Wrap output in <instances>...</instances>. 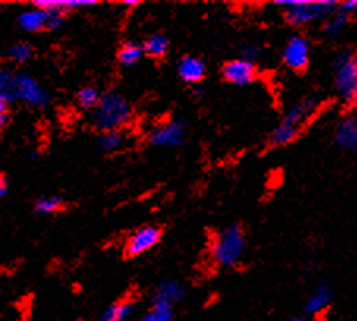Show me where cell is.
Listing matches in <instances>:
<instances>
[{
  "label": "cell",
  "instance_id": "4316f807",
  "mask_svg": "<svg viewBox=\"0 0 357 321\" xmlns=\"http://www.w3.org/2000/svg\"><path fill=\"white\" fill-rule=\"evenodd\" d=\"M239 52H241V57L239 59H244L248 61H252V64H255V61L260 59L263 47L260 45H257V43H245V45H243L241 49H239Z\"/></svg>",
  "mask_w": 357,
  "mask_h": 321
},
{
  "label": "cell",
  "instance_id": "f1b7e54d",
  "mask_svg": "<svg viewBox=\"0 0 357 321\" xmlns=\"http://www.w3.org/2000/svg\"><path fill=\"white\" fill-rule=\"evenodd\" d=\"M61 24H63V15L51 11V17H49V22H47V30L59 29Z\"/></svg>",
  "mask_w": 357,
  "mask_h": 321
},
{
  "label": "cell",
  "instance_id": "2e32d148",
  "mask_svg": "<svg viewBox=\"0 0 357 321\" xmlns=\"http://www.w3.org/2000/svg\"><path fill=\"white\" fill-rule=\"evenodd\" d=\"M95 0H35L33 5L36 8L46 10V11H55V13H66V11L81 8V7H90L95 5Z\"/></svg>",
  "mask_w": 357,
  "mask_h": 321
},
{
  "label": "cell",
  "instance_id": "603a6c76",
  "mask_svg": "<svg viewBox=\"0 0 357 321\" xmlns=\"http://www.w3.org/2000/svg\"><path fill=\"white\" fill-rule=\"evenodd\" d=\"M61 208H63V200L55 195L41 197V199H38L35 203V211L45 216L55 214L57 211H60Z\"/></svg>",
  "mask_w": 357,
  "mask_h": 321
},
{
  "label": "cell",
  "instance_id": "8992f818",
  "mask_svg": "<svg viewBox=\"0 0 357 321\" xmlns=\"http://www.w3.org/2000/svg\"><path fill=\"white\" fill-rule=\"evenodd\" d=\"M15 100L27 103L33 107H46L51 96L30 74L17 73L15 74Z\"/></svg>",
  "mask_w": 357,
  "mask_h": 321
},
{
  "label": "cell",
  "instance_id": "7a4b0ae2",
  "mask_svg": "<svg viewBox=\"0 0 357 321\" xmlns=\"http://www.w3.org/2000/svg\"><path fill=\"white\" fill-rule=\"evenodd\" d=\"M275 5L285 8V20L294 27L326 21L337 10L334 0H275Z\"/></svg>",
  "mask_w": 357,
  "mask_h": 321
},
{
  "label": "cell",
  "instance_id": "d6986e66",
  "mask_svg": "<svg viewBox=\"0 0 357 321\" xmlns=\"http://www.w3.org/2000/svg\"><path fill=\"white\" fill-rule=\"evenodd\" d=\"M15 101V73L0 70V107H7Z\"/></svg>",
  "mask_w": 357,
  "mask_h": 321
},
{
  "label": "cell",
  "instance_id": "9c48e42d",
  "mask_svg": "<svg viewBox=\"0 0 357 321\" xmlns=\"http://www.w3.org/2000/svg\"><path fill=\"white\" fill-rule=\"evenodd\" d=\"M162 230L156 225H146L135 230L131 237L128 238L125 244V252L128 257H139L145 252L156 248L161 241Z\"/></svg>",
  "mask_w": 357,
  "mask_h": 321
},
{
  "label": "cell",
  "instance_id": "ffe728a7",
  "mask_svg": "<svg viewBox=\"0 0 357 321\" xmlns=\"http://www.w3.org/2000/svg\"><path fill=\"white\" fill-rule=\"evenodd\" d=\"M348 22H349V17H347L342 13H338V11L335 10L334 13H332L328 20L324 21L323 33L328 36L329 40H337L338 36L343 33V30L348 26Z\"/></svg>",
  "mask_w": 357,
  "mask_h": 321
},
{
  "label": "cell",
  "instance_id": "ac0fdd59",
  "mask_svg": "<svg viewBox=\"0 0 357 321\" xmlns=\"http://www.w3.org/2000/svg\"><path fill=\"white\" fill-rule=\"evenodd\" d=\"M169 47L170 41L167 36L162 33H155L145 40L144 45H142V51H144V54L150 55V57L161 59L169 52Z\"/></svg>",
  "mask_w": 357,
  "mask_h": 321
},
{
  "label": "cell",
  "instance_id": "1f68e13d",
  "mask_svg": "<svg viewBox=\"0 0 357 321\" xmlns=\"http://www.w3.org/2000/svg\"><path fill=\"white\" fill-rule=\"evenodd\" d=\"M288 321H307V320H305V318H303V317H294V318L288 320Z\"/></svg>",
  "mask_w": 357,
  "mask_h": 321
},
{
  "label": "cell",
  "instance_id": "d4e9b609",
  "mask_svg": "<svg viewBox=\"0 0 357 321\" xmlns=\"http://www.w3.org/2000/svg\"><path fill=\"white\" fill-rule=\"evenodd\" d=\"M7 55L15 64H26L33 57V47L29 43H16V45L8 47Z\"/></svg>",
  "mask_w": 357,
  "mask_h": 321
},
{
  "label": "cell",
  "instance_id": "277c9868",
  "mask_svg": "<svg viewBox=\"0 0 357 321\" xmlns=\"http://www.w3.org/2000/svg\"><path fill=\"white\" fill-rule=\"evenodd\" d=\"M131 119V106L119 91L104 94L93 109V125L100 131H115Z\"/></svg>",
  "mask_w": 357,
  "mask_h": 321
},
{
  "label": "cell",
  "instance_id": "ba28073f",
  "mask_svg": "<svg viewBox=\"0 0 357 321\" xmlns=\"http://www.w3.org/2000/svg\"><path fill=\"white\" fill-rule=\"evenodd\" d=\"M188 123L184 120H170L164 125H159L155 128L150 134V144L153 147H165L174 148L183 145L184 139H186Z\"/></svg>",
  "mask_w": 357,
  "mask_h": 321
},
{
  "label": "cell",
  "instance_id": "d6a6232c",
  "mask_svg": "<svg viewBox=\"0 0 357 321\" xmlns=\"http://www.w3.org/2000/svg\"><path fill=\"white\" fill-rule=\"evenodd\" d=\"M137 2H134V0H126L125 5H135Z\"/></svg>",
  "mask_w": 357,
  "mask_h": 321
},
{
  "label": "cell",
  "instance_id": "4dcf8cb0",
  "mask_svg": "<svg viewBox=\"0 0 357 321\" xmlns=\"http://www.w3.org/2000/svg\"><path fill=\"white\" fill-rule=\"evenodd\" d=\"M7 194V181H5V178L0 177V199Z\"/></svg>",
  "mask_w": 357,
  "mask_h": 321
},
{
  "label": "cell",
  "instance_id": "52a82bcc",
  "mask_svg": "<svg viewBox=\"0 0 357 321\" xmlns=\"http://www.w3.org/2000/svg\"><path fill=\"white\" fill-rule=\"evenodd\" d=\"M282 59L291 70L304 71L310 61V41L299 33L291 35L283 47Z\"/></svg>",
  "mask_w": 357,
  "mask_h": 321
},
{
  "label": "cell",
  "instance_id": "f546056e",
  "mask_svg": "<svg viewBox=\"0 0 357 321\" xmlns=\"http://www.w3.org/2000/svg\"><path fill=\"white\" fill-rule=\"evenodd\" d=\"M8 123V109L0 107V129H3Z\"/></svg>",
  "mask_w": 357,
  "mask_h": 321
},
{
  "label": "cell",
  "instance_id": "9a60e30c",
  "mask_svg": "<svg viewBox=\"0 0 357 321\" xmlns=\"http://www.w3.org/2000/svg\"><path fill=\"white\" fill-rule=\"evenodd\" d=\"M332 299V290L329 285H318L312 290V293L309 298H307L305 304H304V312L310 317H315V315L321 313L323 311L328 308Z\"/></svg>",
  "mask_w": 357,
  "mask_h": 321
},
{
  "label": "cell",
  "instance_id": "484cf974",
  "mask_svg": "<svg viewBox=\"0 0 357 321\" xmlns=\"http://www.w3.org/2000/svg\"><path fill=\"white\" fill-rule=\"evenodd\" d=\"M100 98V91L95 87H84L77 91V103L82 109H95Z\"/></svg>",
  "mask_w": 357,
  "mask_h": 321
},
{
  "label": "cell",
  "instance_id": "cb8c5ba5",
  "mask_svg": "<svg viewBox=\"0 0 357 321\" xmlns=\"http://www.w3.org/2000/svg\"><path fill=\"white\" fill-rule=\"evenodd\" d=\"M123 144H125V135H123L119 129H115V131H106L100 139L101 150L106 153L116 151L119 148L123 147Z\"/></svg>",
  "mask_w": 357,
  "mask_h": 321
},
{
  "label": "cell",
  "instance_id": "7402d4cb",
  "mask_svg": "<svg viewBox=\"0 0 357 321\" xmlns=\"http://www.w3.org/2000/svg\"><path fill=\"white\" fill-rule=\"evenodd\" d=\"M140 321H174V307L153 302L150 311H146Z\"/></svg>",
  "mask_w": 357,
  "mask_h": 321
},
{
  "label": "cell",
  "instance_id": "83f0119b",
  "mask_svg": "<svg viewBox=\"0 0 357 321\" xmlns=\"http://www.w3.org/2000/svg\"><path fill=\"white\" fill-rule=\"evenodd\" d=\"M356 10H357V2H356V0H347V2H342V3L337 5L338 13H342V15H344L347 17H351V15H353Z\"/></svg>",
  "mask_w": 357,
  "mask_h": 321
},
{
  "label": "cell",
  "instance_id": "5b68a950",
  "mask_svg": "<svg viewBox=\"0 0 357 321\" xmlns=\"http://www.w3.org/2000/svg\"><path fill=\"white\" fill-rule=\"evenodd\" d=\"M334 85L340 101L353 104L357 96V61L353 52H343L337 55L334 64Z\"/></svg>",
  "mask_w": 357,
  "mask_h": 321
},
{
  "label": "cell",
  "instance_id": "6da1fadb",
  "mask_svg": "<svg viewBox=\"0 0 357 321\" xmlns=\"http://www.w3.org/2000/svg\"><path fill=\"white\" fill-rule=\"evenodd\" d=\"M319 104H321V100L317 95H310L304 98V100L294 103L283 115L282 121L271 133L269 145L283 147L290 144L299 134V129L303 128L304 123L317 112Z\"/></svg>",
  "mask_w": 357,
  "mask_h": 321
},
{
  "label": "cell",
  "instance_id": "4fadbf2b",
  "mask_svg": "<svg viewBox=\"0 0 357 321\" xmlns=\"http://www.w3.org/2000/svg\"><path fill=\"white\" fill-rule=\"evenodd\" d=\"M206 74V65L205 61L200 60L194 55H184V57L178 61V76L181 77L183 82L186 84H200L205 79Z\"/></svg>",
  "mask_w": 357,
  "mask_h": 321
},
{
  "label": "cell",
  "instance_id": "5bb4252c",
  "mask_svg": "<svg viewBox=\"0 0 357 321\" xmlns=\"http://www.w3.org/2000/svg\"><path fill=\"white\" fill-rule=\"evenodd\" d=\"M49 17H51V11L35 7L32 10H26L24 13L17 16V26H20L24 32L29 33L41 32V30L47 29Z\"/></svg>",
  "mask_w": 357,
  "mask_h": 321
},
{
  "label": "cell",
  "instance_id": "3957f363",
  "mask_svg": "<svg viewBox=\"0 0 357 321\" xmlns=\"http://www.w3.org/2000/svg\"><path fill=\"white\" fill-rule=\"evenodd\" d=\"M245 233L241 225L230 224L220 230L211 244V257L218 267L230 268L241 260L245 251Z\"/></svg>",
  "mask_w": 357,
  "mask_h": 321
},
{
  "label": "cell",
  "instance_id": "30bf717a",
  "mask_svg": "<svg viewBox=\"0 0 357 321\" xmlns=\"http://www.w3.org/2000/svg\"><path fill=\"white\" fill-rule=\"evenodd\" d=\"M222 77L229 84L238 85V87L250 85L257 77L255 64H252V61H248L244 59H235L227 61L222 66Z\"/></svg>",
  "mask_w": 357,
  "mask_h": 321
},
{
  "label": "cell",
  "instance_id": "44dd1931",
  "mask_svg": "<svg viewBox=\"0 0 357 321\" xmlns=\"http://www.w3.org/2000/svg\"><path fill=\"white\" fill-rule=\"evenodd\" d=\"M142 57H144V51H142V46L135 45V43H125L120 47L119 55H116L121 66H134L135 64H139Z\"/></svg>",
  "mask_w": 357,
  "mask_h": 321
},
{
  "label": "cell",
  "instance_id": "7c38bea8",
  "mask_svg": "<svg viewBox=\"0 0 357 321\" xmlns=\"http://www.w3.org/2000/svg\"><path fill=\"white\" fill-rule=\"evenodd\" d=\"M334 142L347 151L357 148V120L354 115H347L337 123L334 129Z\"/></svg>",
  "mask_w": 357,
  "mask_h": 321
},
{
  "label": "cell",
  "instance_id": "8fae6325",
  "mask_svg": "<svg viewBox=\"0 0 357 321\" xmlns=\"http://www.w3.org/2000/svg\"><path fill=\"white\" fill-rule=\"evenodd\" d=\"M186 294H188L186 287H184L180 281L165 279L162 282H159L158 287L155 288V293H153V302L174 307L176 302H180L186 298Z\"/></svg>",
  "mask_w": 357,
  "mask_h": 321
},
{
  "label": "cell",
  "instance_id": "e0dca14e",
  "mask_svg": "<svg viewBox=\"0 0 357 321\" xmlns=\"http://www.w3.org/2000/svg\"><path fill=\"white\" fill-rule=\"evenodd\" d=\"M132 313H134V302L120 301L107 307L98 321H128L132 317Z\"/></svg>",
  "mask_w": 357,
  "mask_h": 321
}]
</instances>
